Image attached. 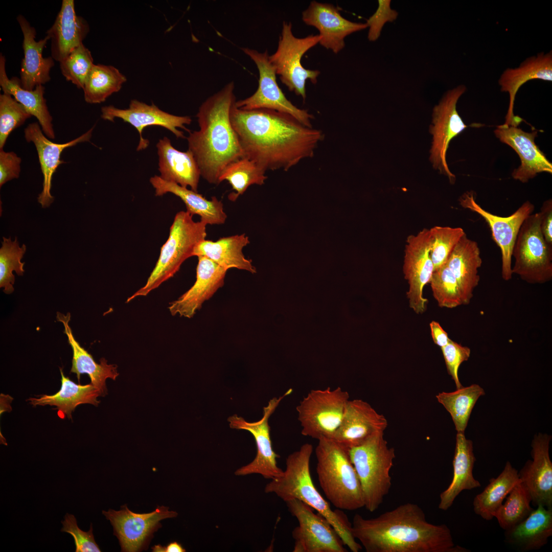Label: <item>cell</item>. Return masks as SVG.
I'll return each instance as SVG.
<instances>
[{"label":"cell","mask_w":552,"mask_h":552,"mask_svg":"<svg viewBox=\"0 0 552 552\" xmlns=\"http://www.w3.org/2000/svg\"><path fill=\"white\" fill-rule=\"evenodd\" d=\"M244 157L267 170L287 171L314 156L324 133L293 116L274 110H242L231 113Z\"/></svg>","instance_id":"obj_1"},{"label":"cell","mask_w":552,"mask_h":552,"mask_svg":"<svg viewBox=\"0 0 552 552\" xmlns=\"http://www.w3.org/2000/svg\"><path fill=\"white\" fill-rule=\"evenodd\" d=\"M352 532L366 552H467L450 528L429 522L418 504L407 502L378 516L354 515Z\"/></svg>","instance_id":"obj_2"},{"label":"cell","mask_w":552,"mask_h":552,"mask_svg":"<svg viewBox=\"0 0 552 552\" xmlns=\"http://www.w3.org/2000/svg\"><path fill=\"white\" fill-rule=\"evenodd\" d=\"M234 89L231 81L201 104L196 114L199 129L187 137L201 176L212 184L219 183L220 175L229 164L244 157L231 119L236 101Z\"/></svg>","instance_id":"obj_3"},{"label":"cell","mask_w":552,"mask_h":552,"mask_svg":"<svg viewBox=\"0 0 552 552\" xmlns=\"http://www.w3.org/2000/svg\"><path fill=\"white\" fill-rule=\"evenodd\" d=\"M313 450L307 443L289 454L283 474L267 484L265 492L274 493L285 502L297 499L307 504L328 520L351 551L358 552L362 547L352 534V523L341 510L331 509L313 484L310 470Z\"/></svg>","instance_id":"obj_4"},{"label":"cell","mask_w":552,"mask_h":552,"mask_svg":"<svg viewBox=\"0 0 552 552\" xmlns=\"http://www.w3.org/2000/svg\"><path fill=\"white\" fill-rule=\"evenodd\" d=\"M316 473L320 487L336 509L355 511L364 507L360 480L349 450L331 439L318 440Z\"/></svg>","instance_id":"obj_5"},{"label":"cell","mask_w":552,"mask_h":552,"mask_svg":"<svg viewBox=\"0 0 552 552\" xmlns=\"http://www.w3.org/2000/svg\"><path fill=\"white\" fill-rule=\"evenodd\" d=\"M349 454L361 484L364 507L373 512L390 489V471L395 458V449L388 447L384 431H381L350 449Z\"/></svg>","instance_id":"obj_6"},{"label":"cell","mask_w":552,"mask_h":552,"mask_svg":"<svg viewBox=\"0 0 552 552\" xmlns=\"http://www.w3.org/2000/svg\"><path fill=\"white\" fill-rule=\"evenodd\" d=\"M206 225L201 220L194 221L193 215L187 211L178 212L170 227L169 237L161 247L159 258L146 284L128 297L126 302L147 295L172 278L182 263L193 256L196 245L205 239Z\"/></svg>","instance_id":"obj_7"},{"label":"cell","mask_w":552,"mask_h":552,"mask_svg":"<svg viewBox=\"0 0 552 552\" xmlns=\"http://www.w3.org/2000/svg\"><path fill=\"white\" fill-rule=\"evenodd\" d=\"M539 212L529 215L522 224L512 252V273L530 284L552 279V247L545 241L540 228Z\"/></svg>","instance_id":"obj_8"},{"label":"cell","mask_w":552,"mask_h":552,"mask_svg":"<svg viewBox=\"0 0 552 552\" xmlns=\"http://www.w3.org/2000/svg\"><path fill=\"white\" fill-rule=\"evenodd\" d=\"M349 400V393L339 386L310 390L296 407L302 434L317 440L332 439Z\"/></svg>","instance_id":"obj_9"},{"label":"cell","mask_w":552,"mask_h":552,"mask_svg":"<svg viewBox=\"0 0 552 552\" xmlns=\"http://www.w3.org/2000/svg\"><path fill=\"white\" fill-rule=\"evenodd\" d=\"M320 38L319 34L296 37L292 33V24L284 21L277 49L269 56L281 81L304 101L306 98V81L309 80L315 84L320 72L305 68L301 59L308 51L319 43Z\"/></svg>","instance_id":"obj_10"},{"label":"cell","mask_w":552,"mask_h":552,"mask_svg":"<svg viewBox=\"0 0 552 552\" xmlns=\"http://www.w3.org/2000/svg\"><path fill=\"white\" fill-rule=\"evenodd\" d=\"M242 51L254 62L259 71L258 87L250 96L236 101L235 106L242 110L265 108L287 113L308 127H312L314 116L306 109L297 107L286 97L277 82V74L269 59L268 51L261 53L242 48Z\"/></svg>","instance_id":"obj_11"},{"label":"cell","mask_w":552,"mask_h":552,"mask_svg":"<svg viewBox=\"0 0 552 552\" xmlns=\"http://www.w3.org/2000/svg\"><path fill=\"white\" fill-rule=\"evenodd\" d=\"M298 523L292 532L293 552H347L341 537L328 520L304 502H285Z\"/></svg>","instance_id":"obj_12"},{"label":"cell","mask_w":552,"mask_h":552,"mask_svg":"<svg viewBox=\"0 0 552 552\" xmlns=\"http://www.w3.org/2000/svg\"><path fill=\"white\" fill-rule=\"evenodd\" d=\"M292 391V389H289L282 396L270 399L267 405L263 407V416L258 421L247 422L237 415L228 418L231 428L246 430L252 434L257 448L255 458L249 464L238 468L235 472L236 475L258 474L265 478L271 480L280 477L283 474V470L277 465V458L279 457V455L272 448L268 420L282 400L290 395Z\"/></svg>","instance_id":"obj_13"},{"label":"cell","mask_w":552,"mask_h":552,"mask_svg":"<svg viewBox=\"0 0 552 552\" xmlns=\"http://www.w3.org/2000/svg\"><path fill=\"white\" fill-rule=\"evenodd\" d=\"M121 508L119 511H103L102 514L110 521L122 551L126 552L147 549L153 534L162 527L160 521L178 515L163 505H158L154 511L143 514L132 512L126 504Z\"/></svg>","instance_id":"obj_14"},{"label":"cell","mask_w":552,"mask_h":552,"mask_svg":"<svg viewBox=\"0 0 552 552\" xmlns=\"http://www.w3.org/2000/svg\"><path fill=\"white\" fill-rule=\"evenodd\" d=\"M464 85H459L445 93L439 104L434 106L430 132L433 136L430 160L434 169L447 176L450 183L455 176L450 171L446 155L450 141L461 133L467 126L456 109L459 98L466 91Z\"/></svg>","instance_id":"obj_15"},{"label":"cell","mask_w":552,"mask_h":552,"mask_svg":"<svg viewBox=\"0 0 552 552\" xmlns=\"http://www.w3.org/2000/svg\"><path fill=\"white\" fill-rule=\"evenodd\" d=\"M459 204L465 209L479 215L489 226L492 238L500 248L501 254V276L505 281L512 277V252L519 231L525 220L535 210L529 201L524 202L514 213L508 217L495 215L482 208L475 201L472 191L463 194Z\"/></svg>","instance_id":"obj_16"},{"label":"cell","mask_w":552,"mask_h":552,"mask_svg":"<svg viewBox=\"0 0 552 552\" xmlns=\"http://www.w3.org/2000/svg\"><path fill=\"white\" fill-rule=\"evenodd\" d=\"M429 229L409 236L405 248L403 273L409 284L407 297L409 307L417 314L423 313L428 300L423 297L424 286L430 281L434 266L430 255Z\"/></svg>","instance_id":"obj_17"},{"label":"cell","mask_w":552,"mask_h":552,"mask_svg":"<svg viewBox=\"0 0 552 552\" xmlns=\"http://www.w3.org/2000/svg\"><path fill=\"white\" fill-rule=\"evenodd\" d=\"M101 118L111 122L116 118H119L134 127L139 132L140 142L137 150H143L149 146V141L143 138V130L150 126L163 127L172 132L177 138H185L181 128L190 132L185 125L192 122L189 116H178L165 112L154 104L148 105L137 100H132L129 107L120 109L113 105L103 106L101 108Z\"/></svg>","instance_id":"obj_18"},{"label":"cell","mask_w":552,"mask_h":552,"mask_svg":"<svg viewBox=\"0 0 552 552\" xmlns=\"http://www.w3.org/2000/svg\"><path fill=\"white\" fill-rule=\"evenodd\" d=\"M551 436L539 433L532 443L533 460L518 472L520 482L528 492L531 503L552 509V463L549 454Z\"/></svg>","instance_id":"obj_19"},{"label":"cell","mask_w":552,"mask_h":552,"mask_svg":"<svg viewBox=\"0 0 552 552\" xmlns=\"http://www.w3.org/2000/svg\"><path fill=\"white\" fill-rule=\"evenodd\" d=\"M302 20L318 30L321 36L319 43L335 54L344 48L347 36L367 28L366 23L353 22L343 17L333 5L315 1L311 2L302 12Z\"/></svg>","instance_id":"obj_20"},{"label":"cell","mask_w":552,"mask_h":552,"mask_svg":"<svg viewBox=\"0 0 552 552\" xmlns=\"http://www.w3.org/2000/svg\"><path fill=\"white\" fill-rule=\"evenodd\" d=\"M494 132L496 137L514 150L520 158V165L512 173L514 179L526 183L539 173L551 174L552 164L535 142L537 131L527 132L503 124L497 126Z\"/></svg>","instance_id":"obj_21"},{"label":"cell","mask_w":552,"mask_h":552,"mask_svg":"<svg viewBox=\"0 0 552 552\" xmlns=\"http://www.w3.org/2000/svg\"><path fill=\"white\" fill-rule=\"evenodd\" d=\"M387 426L385 417L369 403L361 399L349 400L341 424L331 439L349 450L376 432L384 431Z\"/></svg>","instance_id":"obj_22"},{"label":"cell","mask_w":552,"mask_h":552,"mask_svg":"<svg viewBox=\"0 0 552 552\" xmlns=\"http://www.w3.org/2000/svg\"><path fill=\"white\" fill-rule=\"evenodd\" d=\"M197 257L196 281L188 291L170 303L168 309L172 315L192 318L203 303L224 284L226 269L204 256Z\"/></svg>","instance_id":"obj_23"},{"label":"cell","mask_w":552,"mask_h":552,"mask_svg":"<svg viewBox=\"0 0 552 552\" xmlns=\"http://www.w3.org/2000/svg\"><path fill=\"white\" fill-rule=\"evenodd\" d=\"M94 128V127L79 137L62 144L56 143L50 141L45 136L40 126L37 122L29 124L25 128V139L27 142H32L34 144L43 175V188L37 198L38 202L42 208L49 207L54 201V198L51 193L52 180L58 167L64 163V162L61 159L62 151L65 149L74 146L80 143L89 142Z\"/></svg>","instance_id":"obj_24"},{"label":"cell","mask_w":552,"mask_h":552,"mask_svg":"<svg viewBox=\"0 0 552 552\" xmlns=\"http://www.w3.org/2000/svg\"><path fill=\"white\" fill-rule=\"evenodd\" d=\"M16 19L23 35L24 57L21 63L20 84L23 88L32 90L37 85H43L50 81V72L55 60L51 56L44 58L42 55L49 37L46 35L36 41L35 28L22 15H19Z\"/></svg>","instance_id":"obj_25"},{"label":"cell","mask_w":552,"mask_h":552,"mask_svg":"<svg viewBox=\"0 0 552 552\" xmlns=\"http://www.w3.org/2000/svg\"><path fill=\"white\" fill-rule=\"evenodd\" d=\"M534 79L552 81V52H541L526 58L519 66L507 68L501 75L498 83L502 92L509 95V104L504 124L517 127L522 119L514 115L515 97L519 89Z\"/></svg>","instance_id":"obj_26"},{"label":"cell","mask_w":552,"mask_h":552,"mask_svg":"<svg viewBox=\"0 0 552 552\" xmlns=\"http://www.w3.org/2000/svg\"><path fill=\"white\" fill-rule=\"evenodd\" d=\"M89 31L87 21L76 12L74 1L63 0L53 24L46 32L51 41V56L60 62L83 43Z\"/></svg>","instance_id":"obj_27"},{"label":"cell","mask_w":552,"mask_h":552,"mask_svg":"<svg viewBox=\"0 0 552 552\" xmlns=\"http://www.w3.org/2000/svg\"><path fill=\"white\" fill-rule=\"evenodd\" d=\"M158 156L159 176L165 180L197 192L201 176L198 164L192 153L180 151L175 148L167 137L160 139L156 144Z\"/></svg>","instance_id":"obj_28"},{"label":"cell","mask_w":552,"mask_h":552,"mask_svg":"<svg viewBox=\"0 0 552 552\" xmlns=\"http://www.w3.org/2000/svg\"><path fill=\"white\" fill-rule=\"evenodd\" d=\"M56 319L63 325V332L66 334L68 342L73 350L71 372L76 374L79 382L82 374H87L90 378V383L99 390L101 396H104L107 394L106 380L109 378L115 380L119 376L117 365L108 364L107 360L104 358L100 359V363H97L92 355L80 346L74 338L69 326L71 319L70 313L64 315L57 312Z\"/></svg>","instance_id":"obj_29"},{"label":"cell","mask_w":552,"mask_h":552,"mask_svg":"<svg viewBox=\"0 0 552 552\" xmlns=\"http://www.w3.org/2000/svg\"><path fill=\"white\" fill-rule=\"evenodd\" d=\"M475 461L472 441L466 438L465 432H457L453 460V477L448 488L440 495L439 509L448 510L463 491L481 486L473 474Z\"/></svg>","instance_id":"obj_30"},{"label":"cell","mask_w":552,"mask_h":552,"mask_svg":"<svg viewBox=\"0 0 552 552\" xmlns=\"http://www.w3.org/2000/svg\"><path fill=\"white\" fill-rule=\"evenodd\" d=\"M482 264L477 243L465 234L459 240L445 264L455 277L464 298V305L469 304L480 277L478 269Z\"/></svg>","instance_id":"obj_31"},{"label":"cell","mask_w":552,"mask_h":552,"mask_svg":"<svg viewBox=\"0 0 552 552\" xmlns=\"http://www.w3.org/2000/svg\"><path fill=\"white\" fill-rule=\"evenodd\" d=\"M537 507L522 521L505 531V542L518 550L539 549L552 535V509Z\"/></svg>","instance_id":"obj_32"},{"label":"cell","mask_w":552,"mask_h":552,"mask_svg":"<svg viewBox=\"0 0 552 552\" xmlns=\"http://www.w3.org/2000/svg\"><path fill=\"white\" fill-rule=\"evenodd\" d=\"M150 182L155 189V196H160L168 193L175 195L185 204L188 212L193 216L199 215L200 220L206 225L222 224L225 222L227 216L223 203L216 197L208 200L197 192L165 180L157 175L151 177Z\"/></svg>","instance_id":"obj_33"},{"label":"cell","mask_w":552,"mask_h":552,"mask_svg":"<svg viewBox=\"0 0 552 552\" xmlns=\"http://www.w3.org/2000/svg\"><path fill=\"white\" fill-rule=\"evenodd\" d=\"M0 86L3 93L13 96L32 116L37 119L46 136L49 139H55L53 118L44 97V87L39 85L33 90H28L21 87L20 79L16 77L9 79L6 71V58L2 54L0 55Z\"/></svg>","instance_id":"obj_34"},{"label":"cell","mask_w":552,"mask_h":552,"mask_svg":"<svg viewBox=\"0 0 552 552\" xmlns=\"http://www.w3.org/2000/svg\"><path fill=\"white\" fill-rule=\"evenodd\" d=\"M248 243L249 238L245 234L222 237L216 241L204 239L196 245L193 256H204L227 270L235 268L255 273V267L242 251Z\"/></svg>","instance_id":"obj_35"},{"label":"cell","mask_w":552,"mask_h":552,"mask_svg":"<svg viewBox=\"0 0 552 552\" xmlns=\"http://www.w3.org/2000/svg\"><path fill=\"white\" fill-rule=\"evenodd\" d=\"M61 386L60 390L52 395H42L38 398H30L27 401L33 406H55L58 410L68 419H72V413L81 404H91L98 406L99 401L97 398L101 396L99 390L91 383L86 385L76 384L65 377L62 369Z\"/></svg>","instance_id":"obj_36"},{"label":"cell","mask_w":552,"mask_h":552,"mask_svg":"<svg viewBox=\"0 0 552 552\" xmlns=\"http://www.w3.org/2000/svg\"><path fill=\"white\" fill-rule=\"evenodd\" d=\"M519 482L518 471L507 462L500 474L490 479L484 490L474 498L475 513L485 520L492 519L507 495Z\"/></svg>","instance_id":"obj_37"},{"label":"cell","mask_w":552,"mask_h":552,"mask_svg":"<svg viewBox=\"0 0 552 552\" xmlns=\"http://www.w3.org/2000/svg\"><path fill=\"white\" fill-rule=\"evenodd\" d=\"M126 81L125 76L114 66L94 64L82 89L84 100L90 104L103 102L118 92Z\"/></svg>","instance_id":"obj_38"},{"label":"cell","mask_w":552,"mask_h":552,"mask_svg":"<svg viewBox=\"0 0 552 552\" xmlns=\"http://www.w3.org/2000/svg\"><path fill=\"white\" fill-rule=\"evenodd\" d=\"M485 394L481 386L473 384L454 392L439 393L436 398L450 413L457 432H465L475 404Z\"/></svg>","instance_id":"obj_39"},{"label":"cell","mask_w":552,"mask_h":552,"mask_svg":"<svg viewBox=\"0 0 552 552\" xmlns=\"http://www.w3.org/2000/svg\"><path fill=\"white\" fill-rule=\"evenodd\" d=\"M265 172L254 162L243 157L231 163L224 168L220 175L219 182H228L234 191L229 194L228 198L235 201L250 186L263 184L267 178Z\"/></svg>","instance_id":"obj_40"},{"label":"cell","mask_w":552,"mask_h":552,"mask_svg":"<svg viewBox=\"0 0 552 552\" xmlns=\"http://www.w3.org/2000/svg\"><path fill=\"white\" fill-rule=\"evenodd\" d=\"M505 498L494 516L499 526L504 531L522 521L534 509L531 506V497L520 481L514 487Z\"/></svg>","instance_id":"obj_41"},{"label":"cell","mask_w":552,"mask_h":552,"mask_svg":"<svg viewBox=\"0 0 552 552\" xmlns=\"http://www.w3.org/2000/svg\"><path fill=\"white\" fill-rule=\"evenodd\" d=\"M26 246H19L16 237L12 241L10 237H3L0 248V287L4 288V292L10 294L14 291L13 285L15 276L13 271L18 275L24 273L25 262L21 261L26 251Z\"/></svg>","instance_id":"obj_42"},{"label":"cell","mask_w":552,"mask_h":552,"mask_svg":"<svg viewBox=\"0 0 552 552\" xmlns=\"http://www.w3.org/2000/svg\"><path fill=\"white\" fill-rule=\"evenodd\" d=\"M429 283L433 295L440 307L453 308L464 305L458 282L445 264L434 271Z\"/></svg>","instance_id":"obj_43"},{"label":"cell","mask_w":552,"mask_h":552,"mask_svg":"<svg viewBox=\"0 0 552 552\" xmlns=\"http://www.w3.org/2000/svg\"><path fill=\"white\" fill-rule=\"evenodd\" d=\"M430 258L434 271L444 265L451 252L466 234L461 227L435 226L429 229Z\"/></svg>","instance_id":"obj_44"},{"label":"cell","mask_w":552,"mask_h":552,"mask_svg":"<svg viewBox=\"0 0 552 552\" xmlns=\"http://www.w3.org/2000/svg\"><path fill=\"white\" fill-rule=\"evenodd\" d=\"M59 64L61 72L66 80L79 89H83L94 65L91 52L83 43L73 50Z\"/></svg>","instance_id":"obj_45"},{"label":"cell","mask_w":552,"mask_h":552,"mask_svg":"<svg viewBox=\"0 0 552 552\" xmlns=\"http://www.w3.org/2000/svg\"><path fill=\"white\" fill-rule=\"evenodd\" d=\"M32 116L11 95L1 94L0 149H3L10 133Z\"/></svg>","instance_id":"obj_46"},{"label":"cell","mask_w":552,"mask_h":552,"mask_svg":"<svg viewBox=\"0 0 552 552\" xmlns=\"http://www.w3.org/2000/svg\"><path fill=\"white\" fill-rule=\"evenodd\" d=\"M61 531L71 534L74 540L76 552H100L98 545L95 540L92 524L88 532L81 530L78 526L74 515L66 513L61 521Z\"/></svg>","instance_id":"obj_47"},{"label":"cell","mask_w":552,"mask_h":552,"mask_svg":"<svg viewBox=\"0 0 552 552\" xmlns=\"http://www.w3.org/2000/svg\"><path fill=\"white\" fill-rule=\"evenodd\" d=\"M441 350L448 374L454 381L456 388L462 387L458 371L461 364L470 357V348L450 339L446 346L441 348Z\"/></svg>","instance_id":"obj_48"},{"label":"cell","mask_w":552,"mask_h":552,"mask_svg":"<svg viewBox=\"0 0 552 552\" xmlns=\"http://www.w3.org/2000/svg\"><path fill=\"white\" fill-rule=\"evenodd\" d=\"M376 12L366 20L369 28L367 38L370 41H375L379 37L384 25L387 22L396 19L398 12L390 8L391 1L379 0Z\"/></svg>","instance_id":"obj_49"},{"label":"cell","mask_w":552,"mask_h":552,"mask_svg":"<svg viewBox=\"0 0 552 552\" xmlns=\"http://www.w3.org/2000/svg\"><path fill=\"white\" fill-rule=\"evenodd\" d=\"M21 159L14 152L0 149V187L8 181L18 178Z\"/></svg>","instance_id":"obj_50"},{"label":"cell","mask_w":552,"mask_h":552,"mask_svg":"<svg viewBox=\"0 0 552 552\" xmlns=\"http://www.w3.org/2000/svg\"><path fill=\"white\" fill-rule=\"evenodd\" d=\"M539 213L541 232L546 242L552 247V200L551 199L543 203Z\"/></svg>","instance_id":"obj_51"},{"label":"cell","mask_w":552,"mask_h":552,"mask_svg":"<svg viewBox=\"0 0 552 552\" xmlns=\"http://www.w3.org/2000/svg\"><path fill=\"white\" fill-rule=\"evenodd\" d=\"M429 326L434 343L441 348L446 346L451 339L440 324L437 321H432Z\"/></svg>","instance_id":"obj_52"},{"label":"cell","mask_w":552,"mask_h":552,"mask_svg":"<svg viewBox=\"0 0 552 552\" xmlns=\"http://www.w3.org/2000/svg\"><path fill=\"white\" fill-rule=\"evenodd\" d=\"M154 552H185L186 549L176 541L169 543L167 546L157 544L151 547Z\"/></svg>","instance_id":"obj_53"}]
</instances>
